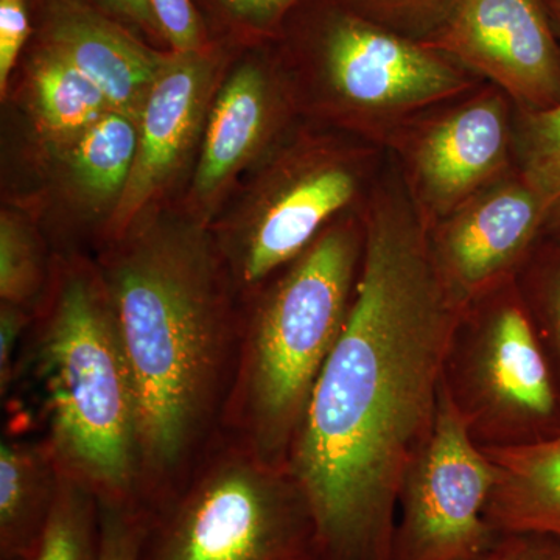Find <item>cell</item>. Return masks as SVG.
Listing matches in <instances>:
<instances>
[{
	"instance_id": "cell-1",
	"label": "cell",
	"mask_w": 560,
	"mask_h": 560,
	"mask_svg": "<svg viewBox=\"0 0 560 560\" xmlns=\"http://www.w3.org/2000/svg\"><path fill=\"white\" fill-rule=\"evenodd\" d=\"M393 173L371 187L361 210L364 249L352 307L290 452L324 560H390L401 480L436 422L460 313Z\"/></svg>"
},
{
	"instance_id": "cell-2",
	"label": "cell",
	"mask_w": 560,
	"mask_h": 560,
	"mask_svg": "<svg viewBox=\"0 0 560 560\" xmlns=\"http://www.w3.org/2000/svg\"><path fill=\"white\" fill-rule=\"evenodd\" d=\"M139 416V501L156 510L223 436L242 320L206 232L138 224L102 259Z\"/></svg>"
},
{
	"instance_id": "cell-3",
	"label": "cell",
	"mask_w": 560,
	"mask_h": 560,
	"mask_svg": "<svg viewBox=\"0 0 560 560\" xmlns=\"http://www.w3.org/2000/svg\"><path fill=\"white\" fill-rule=\"evenodd\" d=\"M43 312L18 370L38 390L40 438L98 500L140 504L138 399L98 267H61Z\"/></svg>"
},
{
	"instance_id": "cell-4",
	"label": "cell",
	"mask_w": 560,
	"mask_h": 560,
	"mask_svg": "<svg viewBox=\"0 0 560 560\" xmlns=\"http://www.w3.org/2000/svg\"><path fill=\"white\" fill-rule=\"evenodd\" d=\"M363 249V212L341 215L260 287L242 320L223 434L272 466L289 467L313 389L348 320Z\"/></svg>"
},
{
	"instance_id": "cell-5",
	"label": "cell",
	"mask_w": 560,
	"mask_h": 560,
	"mask_svg": "<svg viewBox=\"0 0 560 560\" xmlns=\"http://www.w3.org/2000/svg\"><path fill=\"white\" fill-rule=\"evenodd\" d=\"M140 560H324L311 501L289 467L228 436L151 511Z\"/></svg>"
},
{
	"instance_id": "cell-6",
	"label": "cell",
	"mask_w": 560,
	"mask_h": 560,
	"mask_svg": "<svg viewBox=\"0 0 560 560\" xmlns=\"http://www.w3.org/2000/svg\"><path fill=\"white\" fill-rule=\"evenodd\" d=\"M442 386L482 448L560 433V389L515 279L460 311Z\"/></svg>"
},
{
	"instance_id": "cell-7",
	"label": "cell",
	"mask_w": 560,
	"mask_h": 560,
	"mask_svg": "<svg viewBox=\"0 0 560 560\" xmlns=\"http://www.w3.org/2000/svg\"><path fill=\"white\" fill-rule=\"evenodd\" d=\"M318 84L327 113L383 150L412 120L481 83L423 40L345 16L324 38Z\"/></svg>"
},
{
	"instance_id": "cell-8",
	"label": "cell",
	"mask_w": 560,
	"mask_h": 560,
	"mask_svg": "<svg viewBox=\"0 0 560 560\" xmlns=\"http://www.w3.org/2000/svg\"><path fill=\"white\" fill-rule=\"evenodd\" d=\"M377 149L331 140L293 147L234 241L220 249L235 285L256 293L359 201L370 186Z\"/></svg>"
},
{
	"instance_id": "cell-9",
	"label": "cell",
	"mask_w": 560,
	"mask_h": 560,
	"mask_svg": "<svg viewBox=\"0 0 560 560\" xmlns=\"http://www.w3.org/2000/svg\"><path fill=\"white\" fill-rule=\"evenodd\" d=\"M497 470L441 389L436 422L397 497L390 560H466L495 539L486 521Z\"/></svg>"
},
{
	"instance_id": "cell-10",
	"label": "cell",
	"mask_w": 560,
	"mask_h": 560,
	"mask_svg": "<svg viewBox=\"0 0 560 560\" xmlns=\"http://www.w3.org/2000/svg\"><path fill=\"white\" fill-rule=\"evenodd\" d=\"M425 230L503 179L515 165V105L486 83L412 120L390 142Z\"/></svg>"
},
{
	"instance_id": "cell-11",
	"label": "cell",
	"mask_w": 560,
	"mask_h": 560,
	"mask_svg": "<svg viewBox=\"0 0 560 560\" xmlns=\"http://www.w3.org/2000/svg\"><path fill=\"white\" fill-rule=\"evenodd\" d=\"M422 40L499 88L517 109L560 103V44L541 0H458Z\"/></svg>"
},
{
	"instance_id": "cell-12",
	"label": "cell",
	"mask_w": 560,
	"mask_h": 560,
	"mask_svg": "<svg viewBox=\"0 0 560 560\" xmlns=\"http://www.w3.org/2000/svg\"><path fill=\"white\" fill-rule=\"evenodd\" d=\"M540 195L515 168L427 230L431 261L456 307L515 279L547 231Z\"/></svg>"
},
{
	"instance_id": "cell-13",
	"label": "cell",
	"mask_w": 560,
	"mask_h": 560,
	"mask_svg": "<svg viewBox=\"0 0 560 560\" xmlns=\"http://www.w3.org/2000/svg\"><path fill=\"white\" fill-rule=\"evenodd\" d=\"M215 68L205 50L172 51L140 114L135 165L106 224V235L114 243L138 226L143 210L189 156L210 108Z\"/></svg>"
},
{
	"instance_id": "cell-14",
	"label": "cell",
	"mask_w": 560,
	"mask_h": 560,
	"mask_svg": "<svg viewBox=\"0 0 560 560\" xmlns=\"http://www.w3.org/2000/svg\"><path fill=\"white\" fill-rule=\"evenodd\" d=\"M46 49L90 77L113 109L132 117L138 125L147 98L172 57L150 49L120 25L80 7H65L55 14Z\"/></svg>"
},
{
	"instance_id": "cell-15",
	"label": "cell",
	"mask_w": 560,
	"mask_h": 560,
	"mask_svg": "<svg viewBox=\"0 0 560 560\" xmlns=\"http://www.w3.org/2000/svg\"><path fill=\"white\" fill-rule=\"evenodd\" d=\"M275 84L256 65L241 66L224 81L209 108L194 190L212 200L264 149L279 117Z\"/></svg>"
},
{
	"instance_id": "cell-16",
	"label": "cell",
	"mask_w": 560,
	"mask_h": 560,
	"mask_svg": "<svg viewBox=\"0 0 560 560\" xmlns=\"http://www.w3.org/2000/svg\"><path fill=\"white\" fill-rule=\"evenodd\" d=\"M485 452L497 470L486 508L490 528L560 539V433Z\"/></svg>"
},
{
	"instance_id": "cell-17",
	"label": "cell",
	"mask_w": 560,
	"mask_h": 560,
	"mask_svg": "<svg viewBox=\"0 0 560 560\" xmlns=\"http://www.w3.org/2000/svg\"><path fill=\"white\" fill-rule=\"evenodd\" d=\"M60 470L43 438L0 444V560H32L49 522Z\"/></svg>"
},
{
	"instance_id": "cell-18",
	"label": "cell",
	"mask_w": 560,
	"mask_h": 560,
	"mask_svg": "<svg viewBox=\"0 0 560 560\" xmlns=\"http://www.w3.org/2000/svg\"><path fill=\"white\" fill-rule=\"evenodd\" d=\"M138 121L110 109L66 145L70 179L92 206L117 205L138 153Z\"/></svg>"
},
{
	"instance_id": "cell-19",
	"label": "cell",
	"mask_w": 560,
	"mask_h": 560,
	"mask_svg": "<svg viewBox=\"0 0 560 560\" xmlns=\"http://www.w3.org/2000/svg\"><path fill=\"white\" fill-rule=\"evenodd\" d=\"M31 94L40 131L65 147L113 109L90 77L47 49L33 65Z\"/></svg>"
},
{
	"instance_id": "cell-20",
	"label": "cell",
	"mask_w": 560,
	"mask_h": 560,
	"mask_svg": "<svg viewBox=\"0 0 560 560\" xmlns=\"http://www.w3.org/2000/svg\"><path fill=\"white\" fill-rule=\"evenodd\" d=\"M515 165L544 201L545 234L560 237V103L539 110L515 108Z\"/></svg>"
},
{
	"instance_id": "cell-21",
	"label": "cell",
	"mask_w": 560,
	"mask_h": 560,
	"mask_svg": "<svg viewBox=\"0 0 560 560\" xmlns=\"http://www.w3.org/2000/svg\"><path fill=\"white\" fill-rule=\"evenodd\" d=\"M101 501L61 474L47 528L32 560H97Z\"/></svg>"
},
{
	"instance_id": "cell-22",
	"label": "cell",
	"mask_w": 560,
	"mask_h": 560,
	"mask_svg": "<svg viewBox=\"0 0 560 560\" xmlns=\"http://www.w3.org/2000/svg\"><path fill=\"white\" fill-rule=\"evenodd\" d=\"M515 283L560 389V237H541Z\"/></svg>"
},
{
	"instance_id": "cell-23",
	"label": "cell",
	"mask_w": 560,
	"mask_h": 560,
	"mask_svg": "<svg viewBox=\"0 0 560 560\" xmlns=\"http://www.w3.org/2000/svg\"><path fill=\"white\" fill-rule=\"evenodd\" d=\"M47 272L43 250L32 228L11 212L0 217V298L35 315Z\"/></svg>"
},
{
	"instance_id": "cell-24",
	"label": "cell",
	"mask_w": 560,
	"mask_h": 560,
	"mask_svg": "<svg viewBox=\"0 0 560 560\" xmlns=\"http://www.w3.org/2000/svg\"><path fill=\"white\" fill-rule=\"evenodd\" d=\"M150 514L139 503L101 501L97 560H140Z\"/></svg>"
},
{
	"instance_id": "cell-25",
	"label": "cell",
	"mask_w": 560,
	"mask_h": 560,
	"mask_svg": "<svg viewBox=\"0 0 560 560\" xmlns=\"http://www.w3.org/2000/svg\"><path fill=\"white\" fill-rule=\"evenodd\" d=\"M158 31L172 51L191 54L201 49V25L190 0H150Z\"/></svg>"
},
{
	"instance_id": "cell-26",
	"label": "cell",
	"mask_w": 560,
	"mask_h": 560,
	"mask_svg": "<svg viewBox=\"0 0 560 560\" xmlns=\"http://www.w3.org/2000/svg\"><path fill=\"white\" fill-rule=\"evenodd\" d=\"M35 315L18 305L2 302L0 307V396H10L18 378L24 338L31 330Z\"/></svg>"
},
{
	"instance_id": "cell-27",
	"label": "cell",
	"mask_w": 560,
	"mask_h": 560,
	"mask_svg": "<svg viewBox=\"0 0 560 560\" xmlns=\"http://www.w3.org/2000/svg\"><path fill=\"white\" fill-rule=\"evenodd\" d=\"M466 560H560V539L540 534L499 533L485 550Z\"/></svg>"
},
{
	"instance_id": "cell-28",
	"label": "cell",
	"mask_w": 560,
	"mask_h": 560,
	"mask_svg": "<svg viewBox=\"0 0 560 560\" xmlns=\"http://www.w3.org/2000/svg\"><path fill=\"white\" fill-rule=\"evenodd\" d=\"M31 35L22 0H0V90L5 94L11 70Z\"/></svg>"
},
{
	"instance_id": "cell-29",
	"label": "cell",
	"mask_w": 560,
	"mask_h": 560,
	"mask_svg": "<svg viewBox=\"0 0 560 560\" xmlns=\"http://www.w3.org/2000/svg\"><path fill=\"white\" fill-rule=\"evenodd\" d=\"M234 16L254 25L279 20L296 0H220Z\"/></svg>"
},
{
	"instance_id": "cell-30",
	"label": "cell",
	"mask_w": 560,
	"mask_h": 560,
	"mask_svg": "<svg viewBox=\"0 0 560 560\" xmlns=\"http://www.w3.org/2000/svg\"><path fill=\"white\" fill-rule=\"evenodd\" d=\"M385 16L419 18L436 14L440 10L451 14L458 0H368Z\"/></svg>"
},
{
	"instance_id": "cell-31",
	"label": "cell",
	"mask_w": 560,
	"mask_h": 560,
	"mask_svg": "<svg viewBox=\"0 0 560 560\" xmlns=\"http://www.w3.org/2000/svg\"><path fill=\"white\" fill-rule=\"evenodd\" d=\"M108 9L116 11L120 16L127 18L140 27L150 32H158L156 21H154L153 10H151L150 0H101Z\"/></svg>"
},
{
	"instance_id": "cell-32",
	"label": "cell",
	"mask_w": 560,
	"mask_h": 560,
	"mask_svg": "<svg viewBox=\"0 0 560 560\" xmlns=\"http://www.w3.org/2000/svg\"><path fill=\"white\" fill-rule=\"evenodd\" d=\"M550 16H551L552 25H555L556 35H558V39H559V44H560V0H552Z\"/></svg>"
}]
</instances>
